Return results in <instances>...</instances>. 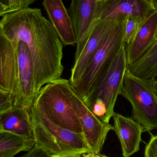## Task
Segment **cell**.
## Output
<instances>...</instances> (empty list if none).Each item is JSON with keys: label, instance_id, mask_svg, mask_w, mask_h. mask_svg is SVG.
<instances>
[{"label": "cell", "instance_id": "1", "mask_svg": "<svg viewBox=\"0 0 157 157\" xmlns=\"http://www.w3.org/2000/svg\"><path fill=\"white\" fill-rule=\"evenodd\" d=\"M0 33L13 42L23 41L27 46L33 63L37 95L47 83L61 78L64 71L63 44L41 9L28 7L2 16Z\"/></svg>", "mask_w": 157, "mask_h": 157}, {"label": "cell", "instance_id": "2", "mask_svg": "<svg viewBox=\"0 0 157 157\" xmlns=\"http://www.w3.org/2000/svg\"><path fill=\"white\" fill-rule=\"evenodd\" d=\"M29 112L36 146L52 157H80L90 153L84 133L57 125L35 101Z\"/></svg>", "mask_w": 157, "mask_h": 157}, {"label": "cell", "instance_id": "3", "mask_svg": "<svg viewBox=\"0 0 157 157\" xmlns=\"http://www.w3.org/2000/svg\"><path fill=\"white\" fill-rule=\"evenodd\" d=\"M71 84L59 78L43 86L34 101L54 123L77 133H83L80 119L71 98Z\"/></svg>", "mask_w": 157, "mask_h": 157}, {"label": "cell", "instance_id": "4", "mask_svg": "<svg viewBox=\"0 0 157 157\" xmlns=\"http://www.w3.org/2000/svg\"><path fill=\"white\" fill-rule=\"evenodd\" d=\"M152 80L134 75L128 68L120 93L131 103L133 119L147 132L157 129V95Z\"/></svg>", "mask_w": 157, "mask_h": 157}, {"label": "cell", "instance_id": "5", "mask_svg": "<svg viewBox=\"0 0 157 157\" xmlns=\"http://www.w3.org/2000/svg\"><path fill=\"white\" fill-rule=\"evenodd\" d=\"M125 22H114L94 53L81 78L74 85L85 99L94 84L124 43Z\"/></svg>", "mask_w": 157, "mask_h": 157}, {"label": "cell", "instance_id": "6", "mask_svg": "<svg viewBox=\"0 0 157 157\" xmlns=\"http://www.w3.org/2000/svg\"><path fill=\"white\" fill-rule=\"evenodd\" d=\"M124 43L112 61L94 84L84 101L88 108L96 101L105 104L109 121L114 113V107L123 86L125 73L128 68Z\"/></svg>", "mask_w": 157, "mask_h": 157}, {"label": "cell", "instance_id": "7", "mask_svg": "<svg viewBox=\"0 0 157 157\" xmlns=\"http://www.w3.org/2000/svg\"><path fill=\"white\" fill-rule=\"evenodd\" d=\"M155 10L150 0H98L94 20L126 22L131 18L144 22Z\"/></svg>", "mask_w": 157, "mask_h": 157}, {"label": "cell", "instance_id": "8", "mask_svg": "<svg viewBox=\"0 0 157 157\" xmlns=\"http://www.w3.org/2000/svg\"><path fill=\"white\" fill-rule=\"evenodd\" d=\"M71 98L81 122L83 133L90 150L95 155L100 154L108 133L113 130V126L100 121L88 109L82 97L71 85Z\"/></svg>", "mask_w": 157, "mask_h": 157}, {"label": "cell", "instance_id": "9", "mask_svg": "<svg viewBox=\"0 0 157 157\" xmlns=\"http://www.w3.org/2000/svg\"><path fill=\"white\" fill-rule=\"evenodd\" d=\"M18 42H13L0 33V90L16 98L20 93Z\"/></svg>", "mask_w": 157, "mask_h": 157}, {"label": "cell", "instance_id": "10", "mask_svg": "<svg viewBox=\"0 0 157 157\" xmlns=\"http://www.w3.org/2000/svg\"><path fill=\"white\" fill-rule=\"evenodd\" d=\"M97 0H72L68 13L77 39L75 61L79 58L87 42L94 20Z\"/></svg>", "mask_w": 157, "mask_h": 157}, {"label": "cell", "instance_id": "11", "mask_svg": "<svg viewBox=\"0 0 157 157\" xmlns=\"http://www.w3.org/2000/svg\"><path fill=\"white\" fill-rule=\"evenodd\" d=\"M18 55L21 90L14 101L13 107L25 108L30 111L37 94L31 56L27 46L23 41L18 42Z\"/></svg>", "mask_w": 157, "mask_h": 157}, {"label": "cell", "instance_id": "12", "mask_svg": "<svg viewBox=\"0 0 157 157\" xmlns=\"http://www.w3.org/2000/svg\"><path fill=\"white\" fill-rule=\"evenodd\" d=\"M114 22L96 19L93 20L86 43L79 58L75 61L69 81L75 84L81 78L90 60Z\"/></svg>", "mask_w": 157, "mask_h": 157}, {"label": "cell", "instance_id": "13", "mask_svg": "<svg viewBox=\"0 0 157 157\" xmlns=\"http://www.w3.org/2000/svg\"><path fill=\"white\" fill-rule=\"evenodd\" d=\"M115 131L121 145L123 155L130 157L140 150L142 135L145 132L142 125L132 118L114 113Z\"/></svg>", "mask_w": 157, "mask_h": 157}, {"label": "cell", "instance_id": "14", "mask_svg": "<svg viewBox=\"0 0 157 157\" xmlns=\"http://www.w3.org/2000/svg\"><path fill=\"white\" fill-rule=\"evenodd\" d=\"M42 5L63 45L77 44L73 21L62 0H43Z\"/></svg>", "mask_w": 157, "mask_h": 157}, {"label": "cell", "instance_id": "15", "mask_svg": "<svg viewBox=\"0 0 157 157\" xmlns=\"http://www.w3.org/2000/svg\"><path fill=\"white\" fill-rule=\"evenodd\" d=\"M157 39V11H154L141 25L130 44L126 45L129 66L141 59Z\"/></svg>", "mask_w": 157, "mask_h": 157}, {"label": "cell", "instance_id": "16", "mask_svg": "<svg viewBox=\"0 0 157 157\" xmlns=\"http://www.w3.org/2000/svg\"><path fill=\"white\" fill-rule=\"evenodd\" d=\"M0 131L34 138L29 111L25 108L13 107L11 109L0 113Z\"/></svg>", "mask_w": 157, "mask_h": 157}, {"label": "cell", "instance_id": "17", "mask_svg": "<svg viewBox=\"0 0 157 157\" xmlns=\"http://www.w3.org/2000/svg\"><path fill=\"white\" fill-rule=\"evenodd\" d=\"M36 146L32 137L0 131V157H14L21 152H29Z\"/></svg>", "mask_w": 157, "mask_h": 157}, {"label": "cell", "instance_id": "18", "mask_svg": "<svg viewBox=\"0 0 157 157\" xmlns=\"http://www.w3.org/2000/svg\"><path fill=\"white\" fill-rule=\"evenodd\" d=\"M134 75L144 78L157 77V39L148 51L136 62L128 66Z\"/></svg>", "mask_w": 157, "mask_h": 157}, {"label": "cell", "instance_id": "19", "mask_svg": "<svg viewBox=\"0 0 157 157\" xmlns=\"http://www.w3.org/2000/svg\"><path fill=\"white\" fill-rule=\"evenodd\" d=\"M143 22L134 18H128L125 22L124 41L126 45L132 41Z\"/></svg>", "mask_w": 157, "mask_h": 157}, {"label": "cell", "instance_id": "20", "mask_svg": "<svg viewBox=\"0 0 157 157\" xmlns=\"http://www.w3.org/2000/svg\"><path fill=\"white\" fill-rule=\"evenodd\" d=\"M37 0H8L5 11L2 15L21 9L28 8Z\"/></svg>", "mask_w": 157, "mask_h": 157}, {"label": "cell", "instance_id": "21", "mask_svg": "<svg viewBox=\"0 0 157 157\" xmlns=\"http://www.w3.org/2000/svg\"><path fill=\"white\" fill-rule=\"evenodd\" d=\"M14 95L7 91L0 90V113L11 109L14 105Z\"/></svg>", "mask_w": 157, "mask_h": 157}, {"label": "cell", "instance_id": "22", "mask_svg": "<svg viewBox=\"0 0 157 157\" xmlns=\"http://www.w3.org/2000/svg\"><path fill=\"white\" fill-rule=\"evenodd\" d=\"M145 157H157V135L152 136L146 147Z\"/></svg>", "mask_w": 157, "mask_h": 157}, {"label": "cell", "instance_id": "23", "mask_svg": "<svg viewBox=\"0 0 157 157\" xmlns=\"http://www.w3.org/2000/svg\"><path fill=\"white\" fill-rule=\"evenodd\" d=\"M21 157H53L41 148L35 146V147Z\"/></svg>", "mask_w": 157, "mask_h": 157}, {"label": "cell", "instance_id": "24", "mask_svg": "<svg viewBox=\"0 0 157 157\" xmlns=\"http://www.w3.org/2000/svg\"><path fill=\"white\" fill-rule=\"evenodd\" d=\"M8 0H0V16L2 15L5 11Z\"/></svg>", "mask_w": 157, "mask_h": 157}, {"label": "cell", "instance_id": "25", "mask_svg": "<svg viewBox=\"0 0 157 157\" xmlns=\"http://www.w3.org/2000/svg\"><path fill=\"white\" fill-rule=\"evenodd\" d=\"M152 86H153L154 90H155L156 94L157 95V79H156V78H153V80H152Z\"/></svg>", "mask_w": 157, "mask_h": 157}, {"label": "cell", "instance_id": "26", "mask_svg": "<svg viewBox=\"0 0 157 157\" xmlns=\"http://www.w3.org/2000/svg\"><path fill=\"white\" fill-rule=\"evenodd\" d=\"M97 157H109L105 155H101V154H98L96 155Z\"/></svg>", "mask_w": 157, "mask_h": 157}, {"label": "cell", "instance_id": "27", "mask_svg": "<svg viewBox=\"0 0 157 157\" xmlns=\"http://www.w3.org/2000/svg\"><path fill=\"white\" fill-rule=\"evenodd\" d=\"M155 4L156 10L157 11V0H155Z\"/></svg>", "mask_w": 157, "mask_h": 157}, {"label": "cell", "instance_id": "28", "mask_svg": "<svg viewBox=\"0 0 157 157\" xmlns=\"http://www.w3.org/2000/svg\"><path fill=\"white\" fill-rule=\"evenodd\" d=\"M150 1H153V2H155V0H150Z\"/></svg>", "mask_w": 157, "mask_h": 157}, {"label": "cell", "instance_id": "29", "mask_svg": "<svg viewBox=\"0 0 157 157\" xmlns=\"http://www.w3.org/2000/svg\"></svg>", "mask_w": 157, "mask_h": 157}, {"label": "cell", "instance_id": "30", "mask_svg": "<svg viewBox=\"0 0 157 157\" xmlns=\"http://www.w3.org/2000/svg\"><path fill=\"white\" fill-rule=\"evenodd\" d=\"M97 1H98V0H97Z\"/></svg>", "mask_w": 157, "mask_h": 157}]
</instances>
